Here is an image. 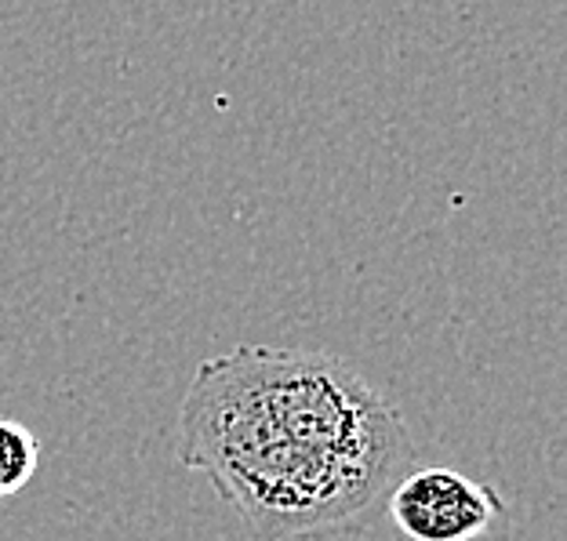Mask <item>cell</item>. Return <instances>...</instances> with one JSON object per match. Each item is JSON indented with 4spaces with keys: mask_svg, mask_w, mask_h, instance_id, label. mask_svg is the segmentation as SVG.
I'll use <instances>...</instances> for the list:
<instances>
[{
    "mask_svg": "<svg viewBox=\"0 0 567 541\" xmlns=\"http://www.w3.org/2000/svg\"><path fill=\"white\" fill-rule=\"evenodd\" d=\"M178 461L251 541L364 534L415 461L401 407L339 356L237 345L204 360L178 410Z\"/></svg>",
    "mask_w": 567,
    "mask_h": 541,
    "instance_id": "6da1fadb",
    "label": "cell"
},
{
    "mask_svg": "<svg viewBox=\"0 0 567 541\" xmlns=\"http://www.w3.org/2000/svg\"><path fill=\"white\" fill-rule=\"evenodd\" d=\"M408 541H506L509 506L495 483L447 466L408 469L385 501Z\"/></svg>",
    "mask_w": 567,
    "mask_h": 541,
    "instance_id": "7a4b0ae2",
    "label": "cell"
},
{
    "mask_svg": "<svg viewBox=\"0 0 567 541\" xmlns=\"http://www.w3.org/2000/svg\"><path fill=\"white\" fill-rule=\"evenodd\" d=\"M41 469V444L16 418H0V498L19 495Z\"/></svg>",
    "mask_w": 567,
    "mask_h": 541,
    "instance_id": "3957f363",
    "label": "cell"
}]
</instances>
